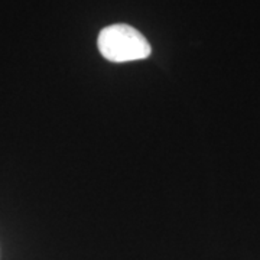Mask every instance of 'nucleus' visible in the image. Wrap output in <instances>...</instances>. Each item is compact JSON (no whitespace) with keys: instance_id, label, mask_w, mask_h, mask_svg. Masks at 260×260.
<instances>
[{"instance_id":"f257e3e1","label":"nucleus","mask_w":260,"mask_h":260,"mask_svg":"<svg viewBox=\"0 0 260 260\" xmlns=\"http://www.w3.org/2000/svg\"><path fill=\"white\" fill-rule=\"evenodd\" d=\"M102 55L110 62H130L145 59L152 47L139 30L126 23H114L102 29L97 38Z\"/></svg>"}]
</instances>
